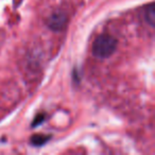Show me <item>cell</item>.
<instances>
[{
  "instance_id": "obj_1",
  "label": "cell",
  "mask_w": 155,
  "mask_h": 155,
  "mask_svg": "<svg viewBox=\"0 0 155 155\" xmlns=\"http://www.w3.org/2000/svg\"><path fill=\"white\" fill-rule=\"evenodd\" d=\"M117 41L107 34L100 35L95 39L93 45V53L98 58H107L116 51Z\"/></svg>"
},
{
  "instance_id": "obj_2",
  "label": "cell",
  "mask_w": 155,
  "mask_h": 155,
  "mask_svg": "<svg viewBox=\"0 0 155 155\" xmlns=\"http://www.w3.org/2000/svg\"><path fill=\"white\" fill-rule=\"evenodd\" d=\"M67 24V16L62 12H55L48 19V27L53 31H61Z\"/></svg>"
},
{
  "instance_id": "obj_3",
  "label": "cell",
  "mask_w": 155,
  "mask_h": 155,
  "mask_svg": "<svg viewBox=\"0 0 155 155\" xmlns=\"http://www.w3.org/2000/svg\"><path fill=\"white\" fill-rule=\"evenodd\" d=\"M144 17H146V20L150 26H154L155 22V9H154V5L151 3L148 8H147L146 12H144Z\"/></svg>"
},
{
  "instance_id": "obj_4",
  "label": "cell",
  "mask_w": 155,
  "mask_h": 155,
  "mask_svg": "<svg viewBox=\"0 0 155 155\" xmlns=\"http://www.w3.org/2000/svg\"><path fill=\"white\" fill-rule=\"evenodd\" d=\"M46 140H47V138L44 137V136H34V137L32 138V143L35 144V146H41Z\"/></svg>"
}]
</instances>
